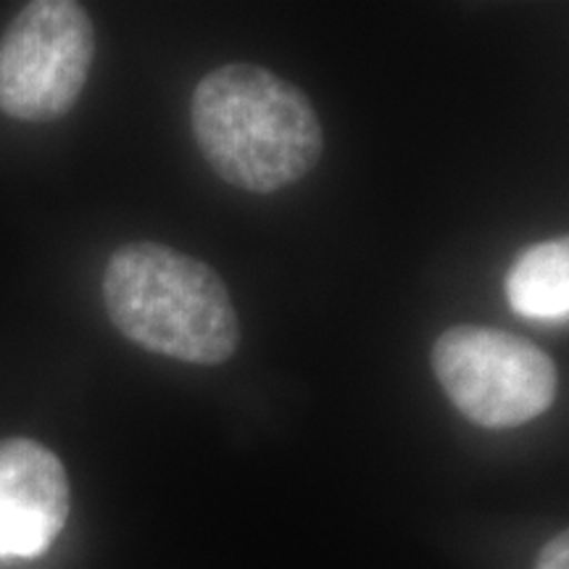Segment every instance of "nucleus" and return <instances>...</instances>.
Returning a JSON list of instances; mask_svg holds the SVG:
<instances>
[{"mask_svg": "<svg viewBox=\"0 0 569 569\" xmlns=\"http://www.w3.org/2000/svg\"><path fill=\"white\" fill-rule=\"evenodd\" d=\"M96 61V27L74 0H34L0 38V111L53 122L74 109Z\"/></svg>", "mask_w": 569, "mask_h": 569, "instance_id": "nucleus-4", "label": "nucleus"}, {"mask_svg": "<svg viewBox=\"0 0 569 569\" xmlns=\"http://www.w3.org/2000/svg\"><path fill=\"white\" fill-rule=\"evenodd\" d=\"M503 290L515 315L540 322H567L569 240L557 238L525 248L509 267Z\"/></svg>", "mask_w": 569, "mask_h": 569, "instance_id": "nucleus-6", "label": "nucleus"}, {"mask_svg": "<svg viewBox=\"0 0 569 569\" xmlns=\"http://www.w3.org/2000/svg\"><path fill=\"white\" fill-rule=\"evenodd\" d=\"M430 365L459 415L488 430L532 422L559 396L557 361L496 327H448L432 343Z\"/></svg>", "mask_w": 569, "mask_h": 569, "instance_id": "nucleus-3", "label": "nucleus"}, {"mask_svg": "<svg viewBox=\"0 0 569 569\" xmlns=\"http://www.w3.org/2000/svg\"><path fill=\"white\" fill-rule=\"evenodd\" d=\"M190 124L219 180L267 196L303 180L325 153V130L293 82L253 63H227L196 84Z\"/></svg>", "mask_w": 569, "mask_h": 569, "instance_id": "nucleus-1", "label": "nucleus"}, {"mask_svg": "<svg viewBox=\"0 0 569 569\" xmlns=\"http://www.w3.org/2000/svg\"><path fill=\"white\" fill-rule=\"evenodd\" d=\"M67 467L32 438L0 440V561L38 559L67 528Z\"/></svg>", "mask_w": 569, "mask_h": 569, "instance_id": "nucleus-5", "label": "nucleus"}, {"mask_svg": "<svg viewBox=\"0 0 569 569\" xmlns=\"http://www.w3.org/2000/svg\"><path fill=\"white\" fill-rule=\"evenodd\" d=\"M111 325L134 346L198 367L230 361L240 319L227 284L206 261L161 243H127L103 272Z\"/></svg>", "mask_w": 569, "mask_h": 569, "instance_id": "nucleus-2", "label": "nucleus"}, {"mask_svg": "<svg viewBox=\"0 0 569 569\" xmlns=\"http://www.w3.org/2000/svg\"><path fill=\"white\" fill-rule=\"evenodd\" d=\"M536 569H569V538L567 532H559L557 538H551L543 546V551L538 553Z\"/></svg>", "mask_w": 569, "mask_h": 569, "instance_id": "nucleus-7", "label": "nucleus"}]
</instances>
